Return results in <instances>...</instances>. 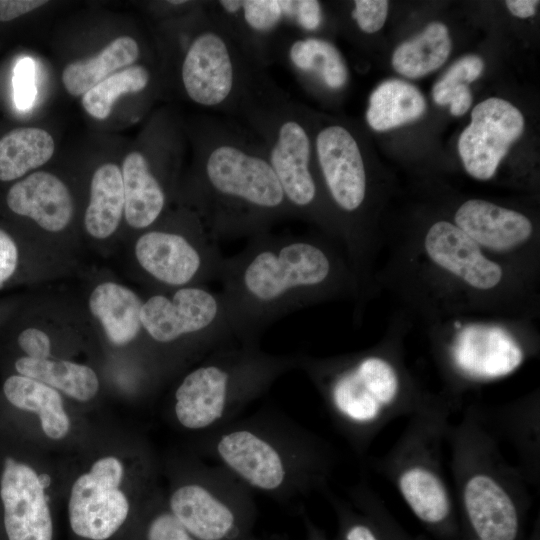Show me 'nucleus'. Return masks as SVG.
<instances>
[{"label":"nucleus","instance_id":"6","mask_svg":"<svg viewBox=\"0 0 540 540\" xmlns=\"http://www.w3.org/2000/svg\"><path fill=\"white\" fill-rule=\"evenodd\" d=\"M445 445L450 450L454 496L477 540H517L529 484L501 452L473 406L456 424L449 423Z\"/></svg>","mask_w":540,"mask_h":540},{"label":"nucleus","instance_id":"4","mask_svg":"<svg viewBox=\"0 0 540 540\" xmlns=\"http://www.w3.org/2000/svg\"><path fill=\"white\" fill-rule=\"evenodd\" d=\"M402 327H391L372 348L331 358H299L338 430L364 456L394 419L433 401L404 362Z\"/></svg>","mask_w":540,"mask_h":540},{"label":"nucleus","instance_id":"17","mask_svg":"<svg viewBox=\"0 0 540 540\" xmlns=\"http://www.w3.org/2000/svg\"><path fill=\"white\" fill-rule=\"evenodd\" d=\"M135 256L150 277L176 288L219 279L225 259L205 227L192 236L174 230L147 231L135 243Z\"/></svg>","mask_w":540,"mask_h":540},{"label":"nucleus","instance_id":"41","mask_svg":"<svg viewBox=\"0 0 540 540\" xmlns=\"http://www.w3.org/2000/svg\"><path fill=\"white\" fill-rule=\"evenodd\" d=\"M46 3L44 0H0V21L13 20Z\"/></svg>","mask_w":540,"mask_h":540},{"label":"nucleus","instance_id":"14","mask_svg":"<svg viewBox=\"0 0 540 540\" xmlns=\"http://www.w3.org/2000/svg\"><path fill=\"white\" fill-rule=\"evenodd\" d=\"M140 318L147 334L159 344L193 337L217 349L237 338L223 294L198 285L177 288L170 297L151 296L143 302Z\"/></svg>","mask_w":540,"mask_h":540},{"label":"nucleus","instance_id":"36","mask_svg":"<svg viewBox=\"0 0 540 540\" xmlns=\"http://www.w3.org/2000/svg\"><path fill=\"white\" fill-rule=\"evenodd\" d=\"M14 100L20 110L30 109L35 101V63L31 58L17 62L13 76Z\"/></svg>","mask_w":540,"mask_h":540},{"label":"nucleus","instance_id":"1","mask_svg":"<svg viewBox=\"0 0 540 540\" xmlns=\"http://www.w3.org/2000/svg\"><path fill=\"white\" fill-rule=\"evenodd\" d=\"M390 247L376 286L393 289L430 326L444 317L528 323L539 312V284L489 257L452 221L436 220L416 241Z\"/></svg>","mask_w":540,"mask_h":540},{"label":"nucleus","instance_id":"13","mask_svg":"<svg viewBox=\"0 0 540 540\" xmlns=\"http://www.w3.org/2000/svg\"><path fill=\"white\" fill-rule=\"evenodd\" d=\"M167 507L196 540H258L250 490L221 467L174 487Z\"/></svg>","mask_w":540,"mask_h":540},{"label":"nucleus","instance_id":"31","mask_svg":"<svg viewBox=\"0 0 540 540\" xmlns=\"http://www.w3.org/2000/svg\"><path fill=\"white\" fill-rule=\"evenodd\" d=\"M54 140L45 130L22 127L0 139V180H15L45 164L54 153Z\"/></svg>","mask_w":540,"mask_h":540},{"label":"nucleus","instance_id":"40","mask_svg":"<svg viewBox=\"0 0 540 540\" xmlns=\"http://www.w3.org/2000/svg\"><path fill=\"white\" fill-rule=\"evenodd\" d=\"M18 261L17 247L12 238L0 229V284L14 273Z\"/></svg>","mask_w":540,"mask_h":540},{"label":"nucleus","instance_id":"21","mask_svg":"<svg viewBox=\"0 0 540 540\" xmlns=\"http://www.w3.org/2000/svg\"><path fill=\"white\" fill-rule=\"evenodd\" d=\"M487 431L500 443L504 441L517 458L515 465L529 486L539 488L540 432L539 390L498 406L472 405Z\"/></svg>","mask_w":540,"mask_h":540},{"label":"nucleus","instance_id":"28","mask_svg":"<svg viewBox=\"0 0 540 540\" xmlns=\"http://www.w3.org/2000/svg\"><path fill=\"white\" fill-rule=\"evenodd\" d=\"M124 210L122 174L113 163H105L94 172L90 187V202L84 224L94 238L104 239L117 229Z\"/></svg>","mask_w":540,"mask_h":540},{"label":"nucleus","instance_id":"34","mask_svg":"<svg viewBox=\"0 0 540 540\" xmlns=\"http://www.w3.org/2000/svg\"><path fill=\"white\" fill-rule=\"evenodd\" d=\"M483 68L484 63L478 56L468 55L459 59L434 85V101L439 105L450 104V112L454 116L466 113L472 103L469 83L481 75Z\"/></svg>","mask_w":540,"mask_h":540},{"label":"nucleus","instance_id":"23","mask_svg":"<svg viewBox=\"0 0 540 540\" xmlns=\"http://www.w3.org/2000/svg\"><path fill=\"white\" fill-rule=\"evenodd\" d=\"M6 201L14 213L33 219L51 232L63 230L73 214L72 198L66 185L44 171L34 172L15 183Z\"/></svg>","mask_w":540,"mask_h":540},{"label":"nucleus","instance_id":"8","mask_svg":"<svg viewBox=\"0 0 540 540\" xmlns=\"http://www.w3.org/2000/svg\"><path fill=\"white\" fill-rule=\"evenodd\" d=\"M453 404L443 394L408 417L394 445L370 466L389 481L427 527L452 532L455 502L444 472L443 447Z\"/></svg>","mask_w":540,"mask_h":540},{"label":"nucleus","instance_id":"43","mask_svg":"<svg viewBox=\"0 0 540 540\" xmlns=\"http://www.w3.org/2000/svg\"><path fill=\"white\" fill-rule=\"evenodd\" d=\"M307 530H308V540H324L322 535L319 534V532L316 530L314 526L311 525L310 522H307ZM269 540H285V539L273 537Z\"/></svg>","mask_w":540,"mask_h":540},{"label":"nucleus","instance_id":"5","mask_svg":"<svg viewBox=\"0 0 540 540\" xmlns=\"http://www.w3.org/2000/svg\"><path fill=\"white\" fill-rule=\"evenodd\" d=\"M262 144L293 218L315 222L340 245L315 168V119L267 73L250 80L233 118Z\"/></svg>","mask_w":540,"mask_h":540},{"label":"nucleus","instance_id":"20","mask_svg":"<svg viewBox=\"0 0 540 540\" xmlns=\"http://www.w3.org/2000/svg\"><path fill=\"white\" fill-rule=\"evenodd\" d=\"M0 497L8 540H54V521L43 480L31 466L6 458Z\"/></svg>","mask_w":540,"mask_h":540},{"label":"nucleus","instance_id":"11","mask_svg":"<svg viewBox=\"0 0 540 540\" xmlns=\"http://www.w3.org/2000/svg\"><path fill=\"white\" fill-rule=\"evenodd\" d=\"M264 69L201 2L187 35L179 77L194 104L234 118L254 74Z\"/></svg>","mask_w":540,"mask_h":540},{"label":"nucleus","instance_id":"22","mask_svg":"<svg viewBox=\"0 0 540 540\" xmlns=\"http://www.w3.org/2000/svg\"><path fill=\"white\" fill-rule=\"evenodd\" d=\"M273 60L281 61L304 87L342 90L348 81V68L334 44L318 36L286 31L277 40Z\"/></svg>","mask_w":540,"mask_h":540},{"label":"nucleus","instance_id":"32","mask_svg":"<svg viewBox=\"0 0 540 540\" xmlns=\"http://www.w3.org/2000/svg\"><path fill=\"white\" fill-rule=\"evenodd\" d=\"M451 50L447 27L430 23L419 35L399 45L393 53L392 65L409 78L424 76L442 66Z\"/></svg>","mask_w":540,"mask_h":540},{"label":"nucleus","instance_id":"2","mask_svg":"<svg viewBox=\"0 0 540 540\" xmlns=\"http://www.w3.org/2000/svg\"><path fill=\"white\" fill-rule=\"evenodd\" d=\"M237 338L256 342L273 322L296 310L339 298L363 302L359 279L343 247L314 236L251 237L225 258L220 278Z\"/></svg>","mask_w":540,"mask_h":540},{"label":"nucleus","instance_id":"19","mask_svg":"<svg viewBox=\"0 0 540 540\" xmlns=\"http://www.w3.org/2000/svg\"><path fill=\"white\" fill-rule=\"evenodd\" d=\"M523 128L524 118L510 102L489 98L477 104L458 141L467 173L478 180L491 179Z\"/></svg>","mask_w":540,"mask_h":540},{"label":"nucleus","instance_id":"9","mask_svg":"<svg viewBox=\"0 0 540 540\" xmlns=\"http://www.w3.org/2000/svg\"><path fill=\"white\" fill-rule=\"evenodd\" d=\"M298 361L266 354L256 342L221 346L183 377L174 393V416L187 430L213 432Z\"/></svg>","mask_w":540,"mask_h":540},{"label":"nucleus","instance_id":"38","mask_svg":"<svg viewBox=\"0 0 540 540\" xmlns=\"http://www.w3.org/2000/svg\"><path fill=\"white\" fill-rule=\"evenodd\" d=\"M18 344L32 359H48L51 351V342L48 335L36 328L22 331L18 337Z\"/></svg>","mask_w":540,"mask_h":540},{"label":"nucleus","instance_id":"15","mask_svg":"<svg viewBox=\"0 0 540 540\" xmlns=\"http://www.w3.org/2000/svg\"><path fill=\"white\" fill-rule=\"evenodd\" d=\"M489 257L539 284V243L525 214L483 200L469 199L454 212L453 221Z\"/></svg>","mask_w":540,"mask_h":540},{"label":"nucleus","instance_id":"35","mask_svg":"<svg viewBox=\"0 0 540 540\" xmlns=\"http://www.w3.org/2000/svg\"><path fill=\"white\" fill-rule=\"evenodd\" d=\"M137 540H196L169 511L155 509L145 518Z\"/></svg>","mask_w":540,"mask_h":540},{"label":"nucleus","instance_id":"10","mask_svg":"<svg viewBox=\"0 0 540 540\" xmlns=\"http://www.w3.org/2000/svg\"><path fill=\"white\" fill-rule=\"evenodd\" d=\"M430 327L433 353L444 379L445 395L456 409L462 396L518 370L538 351L526 322L475 318Z\"/></svg>","mask_w":540,"mask_h":540},{"label":"nucleus","instance_id":"7","mask_svg":"<svg viewBox=\"0 0 540 540\" xmlns=\"http://www.w3.org/2000/svg\"><path fill=\"white\" fill-rule=\"evenodd\" d=\"M210 452L249 490L276 499L324 493L334 463L332 449L317 436L302 430L291 435L257 422L213 431Z\"/></svg>","mask_w":540,"mask_h":540},{"label":"nucleus","instance_id":"27","mask_svg":"<svg viewBox=\"0 0 540 540\" xmlns=\"http://www.w3.org/2000/svg\"><path fill=\"white\" fill-rule=\"evenodd\" d=\"M139 56L137 41L130 36H120L97 55L67 64L62 72L63 85L73 96L84 95L119 69L132 66Z\"/></svg>","mask_w":540,"mask_h":540},{"label":"nucleus","instance_id":"25","mask_svg":"<svg viewBox=\"0 0 540 540\" xmlns=\"http://www.w3.org/2000/svg\"><path fill=\"white\" fill-rule=\"evenodd\" d=\"M143 302L130 289L113 282L98 285L90 295L91 313L99 319L111 343L123 346L133 341L141 325Z\"/></svg>","mask_w":540,"mask_h":540},{"label":"nucleus","instance_id":"30","mask_svg":"<svg viewBox=\"0 0 540 540\" xmlns=\"http://www.w3.org/2000/svg\"><path fill=\"white\" fill-rule=\"evenodd\" d=\"M15 368L20 375L38 380L77 401H89L99 390L97 374L83 364L26 356L16 361Z\"/></svg>","mask_w":540,"mask_h":540},{"label":"nucleus","instance_id":"37","mask_svg":"<svg viewBox=\"0 0 540 540\" xmlns=\"http://www.w3.org/2000/svg\"><path fill=\"white\" fill-rule=\"evenodd\" d=\"M387 12L386 0H355L350 14L361 31L371 34L382 28Z\"/></svg>","mask_w":540,"mask_h":540},{"label":"nucleus","instance_id":"29","mask_svg":"<svg viewBox=\"0 0 540 540\" xmlns=\"http://www.w3.org/2000/svg\"><path fill=\"white\" fill-rule=\"evenodd\" d=\"M426 109L422 93L414 85L392 79L378 85L369 97L368 125L385 131L418 119Z\"/></svg>","mask_w":540,"mask_h":540},{"label":"nucleus","instance_id":"42","mask_svg":"<svg viewBox=\"0 0 540 540\" xmlns=\"http://www.w3.org/2000/svg\"><path fill=\"white\" fill-rule=\"evenodd\" d=\"M505 4L511 14L519 18H528L535 14L539 4L537 0H507Z\"/></svg>","mask_w":540,"mask_h":540},{"label":"nucleus","instance_id":"3","mask_svg":"<svg viewBox=\"0 0 540 540\" xmlns=\"http://www.w3.org/2000/svg\"><path fill=\"white\" fill-rule=\"evenodd\" d=\"M194 140L192 193L214 240L251 238L293 218L261 142L240 122L203 116Z\"/></svg>","mask_w":540,"mask_h":540},{"label":"nucleus","instance_id":"18","mask_svg":"<svg viewBox=\"0 0 540 540\" xmlns=\"http://www.w3.org/2000/svg\"><path fill=\"white\" fill-rule=\"evenodd\" d=\"M205 6L264 69L274 62L279 37L297 32V0H216Z\"/></svg>","mask_w":540,"mask_h":540},{"label":"nucleus","instance_id":"24","mask_svg":"<svg viewBox=\"0 0 540 540\" xmlns=\"http://www.w3.org/2000/svg\"><path fill=\"white\" fill-rule=\"evenodd\" d=\"M124 214L127 223L135 229L152 226L162 215L167 193L148 157L132 151L122 165Z\"/></svg>","mask_w":540,"mask_h":540},{"label":"nucleus","instance_id":"12","mask_svg":"<svg viewBox=\"0 0 540 540\" xmlns=\"http://www.w3.org/2000/svg\"><path fill=\"white\" fill-rule=\"evenodd\" d=\"M314 153L316 173L325 202L336 225L340 243L355 271L357 217L368 199V175L360 145L344 124L315 122Z\"/></svg>","mask_w":540,"mask_h":540},{"label":"nucleus","instance_id":"39","mask_svg":"<svg viewBox=\"0 0 540 540\" xmlns=\"http://www.w3.org/2000/svg\"><path fill=\"white\" fill-rule=\"evenodd\" d=\"M323 24L322 5L317 0H297L296 29L297 32L312 33Z\"/></svg>","mask_w":540,"mask_h":540},{"label":"nucleus","instance_id":"26","mask_svg":"<svg viewBox=\"0 0 540 540\" xmlns=\"http://www.w3.org/2000/svg\"><path fill=\"white\" fill-rule=\"evenodd\" d=\"M3 390L12 405L38 415L48 438L60 440L67 436L71 423L56 389L23 375H13L5 381Z\"/></svg>","mask_w":540,"mask_h":540},{"label":"nucleus","instance_id":"16","mask_svg":"<svg viewBox=\"0 0 540 540\" xmlns=\"http://www.w3.org/2000/svg\"><path fill=\"white\" fill-rule=\"evenodd\" d=\"M124 466L115 456L97 459L74 481L68 500V521L81 540H110L128 522L131 504L120 489Z\"/></svg>","mask_w":540,"mask_h":540},{"label":"nucleus","instance_id":"33","mask_svg":"<svg viewBox=\"0 0 540 540\" xmlns=\"http://www.w3.org/2000/svg\"><path fill=\"white\" fill-rule=\"evenodd\" d=\"M151 81V73L144 65H132L110 75L82 97L85 111L92 117L108 118L116 99L123 94L140 93Z\"/></svg>","mask_w":540,"mask_h":540}]
</instances>
